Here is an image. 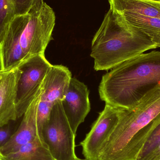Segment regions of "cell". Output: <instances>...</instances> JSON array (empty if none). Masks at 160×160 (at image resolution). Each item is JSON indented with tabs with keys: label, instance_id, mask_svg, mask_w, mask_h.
I'll return each mask as SVG.
<instances>
[{
	"label": "cell",
	"instance_id": "obj_1",
	"mask_svg": "<svg viewBox=\"0 0 160 160\" xmlns=\"http://www.w3.org/2000/svg\"><path fill=\"white\" fill-rule=\"evenodd\" d=\"M160 122V82L132 108L122 109L119 120L98 160H135Z\"/></svg>",
	"mask_w": 160,
	"mask_h": 160
},
{
	"label": "cell",
	"instance_id": "obj_2",
	"mask_svg": "<svg viewBox=\"0 0 160 160\" xmlns=\"http://www.w3.org/2000/svg\"><path fill=\"white\" fill-rule=\"evenodd\" d=\"M160 82V51L129 59L102 76L99 93L105 104L130 109Z\"/></svg>",
	"mask_w": 160,
	"mask_h": 160
},
{
	"label": "cell",
	"instance_id": "obj_3",
	"mask_svg": "<svg viewBox=\"0 0 160 160\" xmlns=\"http://www.w3.org/2000/svg\"><path fill=\"white\" fill-rule=\"evenodd\" d=\"M157 48L148 36L119 20L110 9L93 38L90 56L94 59L96 71L109 70Z\"/></svg>",
	"mask_w": 160,
	"mask_h": 160
},
{
	"label": "cell",
	"instance_id": "obj_4",
	"mask_svg": "<svg viewBox=\"0 0 160 160\" xmlns=\"http://www.w3.org/2000/svg\"><path fill=\"white\" fill-rule=\"evenodd\" d=\"M55 19L54 11L44 0H38L29 10L28 21L21 37L23 64L37 55L45 54L52 39Z\"/></svg>",
	"mask_w": 160,
	"mask_h": 160
},
{
	"label": "cell",
	"instance_id": "obj_5",
	"mask_svg": "<svg viewBox=\"0 0 160 160\" xmlns=\"http://www.w3.org/2000/svg\"><path fill=\"white\" fill-rule=\"evenodd\" d=\"M62 101L54 104L40 137L55 160H82L75 152V137Z\"/></svg>",
	"mask_w": 160,
	"mask_h": 160
},
{
	"label": "cell",
	"instance_id": "obj_6",
	"mask_svg": "<svg viewBox=\"0 0 160 160\" xmlns=\"http://www.w3.org/2000/svg\"><path fill=\"white\" fill-rule=\"evenodd\" d=\"M52 65L45 54H41L31 58L20 67L22 73L17 94L18 118L23 115L41 90L44 79Z\"/></svg>",
	"mask_w": 160,
	"mask_h": 160
},
{
	"label": "cell",
	"instance_id": "obj_7",
	"mask_svg": "<svg viewBox=\"0 0 160 160\" xmlns=\"http://www.w3.org/2000/svg\"><path fill=\"white\" fill-rule=\"evenodd\" d=\"M122 108L105 104L90 131L80 143L85 160H98L100 153L119 120Z\"/></svg>",
	"mask_w": 160,
	"mask_h": 160
},
{
	"label": "cell",
	"instance_id": "obj_8",
	"mask_svg": "<svg viewBox=\"0 0 160 160\" xmlns=\"http://www.w3.org/2000/svg\"><path fill=\"white\" fill-rule=\"evenodd\" d=\"M28 19V13L16 16L10 22L0 42V72H8L23 64L24 54L20 39Z\"/></svg>",
	"mask_w": 160,
	"mask_h": 160
},
{
	"label": "cell",
	"instance_id": "obj_9",
	"mask_svg": "<svg viewBox=\"0 0 160 160\" xmlns=\"http://www.w3.org/2000/svg\"><path fill=\"white\" fill-rule=\"evenodd\" d=\"M89 91L87 86L72 77L65 98L62 101L64 112L74 134L90 112Z\"/></svg>",
	"mask_w": 160,
	"mask_h": 160
},
{
	"label": "cell",
	"instance_id": "obj_10",
	"mask_svg": "<svg viewBox=\"0 0 160 160\" xmlns=\"http://www.w3.org/2000/svg\"><path fill=\"white\" fill-rule=\"evenodd\" d=\"M41 89L24 113L21 123L5 144L0 148V152L4 156L13 153L22 146L31 142L39 136L37 125V112Z\"/></svg>",
	"mask_w": 160,
	"mask_h": 160
},
{
	"label": "cell",
	"instance_id": "obj_11",
	"mask_svg": "<svg viewBox=\"0 0 160 160\" xmlns=\"http://www.w3.org/2000/svg\"><path fill=\"white\" fill-rule=\"evenodd\" d=\"M22 73L20 68L2 73L0 80V127L18 118L17 94Z\"/></svg>",
	"mask_w": 160,
	"mask_h": 160
},
{
	"label": "cell",
	"instance_id": "obj_12",
	"mask_svg": "<svg viewBox=\"0 0 160 160\" xmlns=\"http://www.w3.org/2000/svg\"><path fill=\"white\" fill-rule=\"evenodd\" d=\"M72 74L63 65H52L41 87L40 100L53 106L63 100L69 88Z\"/></svg>",
	"mask_w": 160,
	"mask_h": 160
},
{
	"label": "cell",
	"instance_id": "obj_13",
	"mask_svg": "<svg viewBox=\"0 0 160 160\" xmlns=\"http://www.w3.org/2000/svg\"><path fill=\"white\" fill-rule=\"evenodd\" d=\"M112 12L122 22L143 32L151 38L157 48H160V19L127 12Z\"/></svg>",
	"mask_w": 160,
	"mask_h": 160
},
{
	"label": "cell",
	"instance_id": "obj_14",
	"mask_svg": "<svg viewBox=\"0 0 160 160\" xmlns=\"http://www.w3.org/2000/svg\"><path fill=\"white\" fill-rule=\"evenodd\" d=\"M113 12L135 13L160 19V3L149 0H108Z\"/></svg>",
	"mask_w": 160,
	"mask_h": 160
},
{
	"label": "cell",
	"instance_id": "obj_15",
	"mask_svg": "<svg viewBox=\"0 0 160 160\" xmlns=\"http://www.w3.org/2000/svg\"><path fill=\"white\" fill-rule=\"evenodd\" d=\"M3 158L4 160H55L39 136Z\"/></svg>",
	"mask_w": 160,
	"mask_h": 160
},
{
	"label": "cell",
	"instance_id": "obj_16",
	"mask_svg": "<svg viewBox=\"0 0 160 160\" xmlns=\"http://www.w3.org/2000/svg\"><path fill=\"white\" fill-rule=\"evenodd\" d=\"M16 16L13 0H0V42L12 19Z\"/></svg>",
	"mask_w": 160,
	"mask_h": 160
},
{
	"label": "cell",
	"instance_id": "obj_17",
	"mask_svg": "<svg viewBox=\"0 0 160 160\" xmlns=\"http://www.w3.org/2000/svg\"><path fill=\"white\" fill-rule=\"evenodd\" d=\"M160 145V122L153 130L135 160H144Z\"/></svg>",
	"mask_w": 160,
	"mask_h": 160
},
{
	"label": "cell",
	"instance_id": "obj_18",
	"mask_svg": "<svg viewBox=\"0 0 160 160\" xmlns=\"http://www.w3.org/2000/svg\"><path fill=\"white\" fill-rule=\"evenodd\" d=\"M38 0H13L16 16L28 13L32 7Z\"/></svg>",
	"mask_w": 160,
	"mask_h": 160
},
{
	"label": "cell",
	"instance_id": "obj_19",
	"mask_svg": "<svg viewBox=\"0 0 160 160\" xmlns=\"http://www.w3.org/2000/svg\"><path fill=\"white\" fill-rule=\"evenodd\" d=\"M4 127H0V148L6 143L12 135L9 130Z\"/></svg>",
	"mask_w": 160,
	"mask_h": 160
},
{
	"label": "cell",
	"instance_id": "obj_20",
	"mask_svg": "<svg viewBox=\"0 0 160 160\" xmlns=\"http://www.w3.org/2000/svg\"><path fill=\"white\" fill-rule=\"evenodd\" d=\"M160 145L144 160H160Z\"/></svg>",
	"mask_w": 160,
	"mask_h": 160
},
{
	"label": "cell",
	"instance_id": "obj_21",
	"mask_svg": "<svg viewBox=\"0 0 160 160\" xmlns=\"http://www.w3.org/2000/svg\"><path fill=\"white\" fill-rule=\"evenodd\" d=\"M0 160H4L3 156L1 154V152H0Z\"/></svg>",
	"mask_w": 160,
	"mask_h": 160
},
{
	"label": "cell",
	"instance_id": "obj_22",
	"mask_svg": "<svg viewBox=\"0 0 160 160\" xmlns=\"http://www.w3.org/2000/svg\"><path fill=\"white\" fill-rule=\"evenodd\" d=\"M149 1H152V2H158L160 3V0H149Z\"/></svg>",
	"mask_w": 160,
	"mask_h": 160
},
{
	"label": "cell",
	"instance_id": "obj_23",
	"mask_svg": "<svg viewBox=\"0 0 160 160\" xmlns=\"http://www.w3.org/2000/svg\"><path fill=\"white\" fill-rule=\"evenodd\" d=\"M2 72H0V80L2 79Z\"/></svg>",
	"mask_w": 160,
	"mask_h": 160
},
{
	"label": "cell",
	"instance_id": "obj_24",
	"mask_svg": "<svg viewBox=\"0 0 160 160\" xmlns=\"http://www.w3.org/2000/svg\"><path fill=\"white\" fill-rule=\"evenodd\" d=\"M82 160H85V159H84V160H83V159Z\"/></svg>",
	"mask_w": 160,
	"mask_h": 160
},
{
	"label": "cell",
	"instance_id": "obj_25",
	"mask_svg": "<svg viewBox=\"0 0 160 160\" xmlns=\"http://www.w3.org/2000/svg\"></svg>",
	"mask_w": 160,
	"mask_h": 160
}]
</instances>
